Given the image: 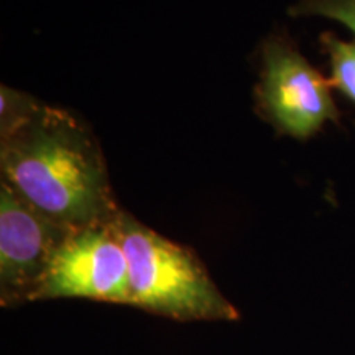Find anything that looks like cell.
I'll use <instances>...</instances> for the list:
<instances>
[{
	"label": "cell",
	"mask_w": 355,
	"mask_h": 355,
	"mask_svg": "<svg viewBox=\"0 0 355 355\" xmlns=\"http://www.w3.org/2000/svg\"><path fill=\"white\" fill-rule=\"evenodd\" d=\"M114 227L127 255L133 308L175 321L241 318L191 248L163 237L122 209Z\"/></svg>",
	"instance_id": "7a4b0ae2"
},
{
	"label": "cell",
	"mask_w": 355,
	"mask_h": 355,
	"mask_svg": "<svg viewBox=\"0 0 355 355\" xmlns=\"http://www.w3.org/2000/svg\"><path fill=\"white\" fill-rule=\"evenodd\" d=\"M322 76L286 35L272 33L261 46L260 112L282 135L309 140L340 112Z\"/></svg>",
	"instance_id": "3957f363"
},
{
	"label": "cell",
	"mask_w": 355,
	"mask_h": 355,
	"mask_svg": "<svg viewBox=\"0 0 355 355\" xmlns=\"http://www.w3.org/2000/svg\"><path fill=\"white\" fill-rule=\"evenodd\" d=\"M2 183L68 229L112 222L121 212L91 128L68 110L2 86Z\"/></svg>",
	"instance_id": "6da1fadb"
},
{
	"label": "cell",
	"mask_w": 355,
	"mask_h": 355,
	"mask_svg": "<svg viewBox=\"0 0 355 355\" xmlns=\"http://www.w3.org/2000/svg\"><path fill=\"white\" fill-rule=\"evenodd\" d=\"M68 298L130 306V270L114 220L71 230L33 301Z\"/></svg>",
	"instance_id": "277c9868"
},
{
	"label": "cell",
	"mask_w": 355,
	"mask_h": 355,
	"mask_svg": "<svg viewBox=\"0 0 355 355\" xmlns=\"http://www.w3.org/2000/svg\"><path fill=\"white\" fill-rule=\"evenodd\" d=\"M321 44L329 58L331 86L355 105V40L345 42L326 32L321 35Z\"/></svg>",
	"instance_id": "8992f818"
},
{
	"label": "cell",
	"mask_w": 355,
	"mask_h": 355,
	"mask_svg": "<svg viewBox=\"0 0 355 355\" xmlns=\"http://www.w3.org/2000/svg\"><path fill=\"white\" fill-rule=\"evenodd\" d=\"M73 229L44 217L0 183V303H32L53 257Z\"/></svg>",
	"instance_id": "5b68a950"
},
{
	"label": "cell",
	"mask_w": 355,
	"mask_h": 355,
	"mask_svg": "<svg viewBox=\"0 0 355 355\" xmlns=\"http://www.w3.org/2000/svg\"><path fill=\"white\" fill-rule=\"evenodd\" d=\"M291 17H322L347 26L355 35V0H296L288 8Z\"/></svg>",
	"instance_id": "52a82bcc"
}]
</instances>
